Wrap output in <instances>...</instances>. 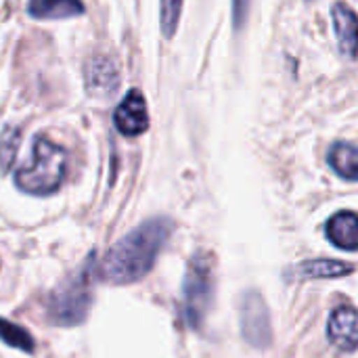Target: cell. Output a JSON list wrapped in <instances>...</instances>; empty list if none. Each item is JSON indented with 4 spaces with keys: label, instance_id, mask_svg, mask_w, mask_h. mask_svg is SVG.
Here are the masks:
<instances>
[{
    "label": "cell",
    "instance_id": "6da1fadb",
    "mask_svg": "<svg viewBox=\"0 0 358 358\" xmlns=\"http://www.w3.org/2000/svg\"><path fill=\"white\" fill-rule=\"evenodd\" d=\"M174 222L166 216L151 218L107 250L96 275L111 285H130L149 275L159 252L168 243Z\"/></svg>",
    "mask_w": 358,
    "mask_h": 358
},
{
    "label": "cell",
    "instance_id": "7c38bea8",
    "mask_svg": "<svg viewBox=\"0 0 358 358\" xmlns=\"http://www.w3.org/2000/svg\"><path fill=\"white\" fill-rule=\"evenodd\" d=\"M327 164L344 180H358V147L346 141H338L327 151Z\"/></svg>",
    "mask_w": 358,
    "mask_h": 358
},
{
    "label": "cell",
    "instance_id": "ba28073f",
    "mask_svg": "<svg viewBox=\"0 0 358 358\" xmlns=\"http://www.w3.org/2000/svg\"><path fill=\"white\" fill-rule=\"evenodd\" d=\"M355 273V266L342 260H327V258H315L304 260L300 264H294L285 271L287 281H317V279H340Z\"/></svg>",
    "mask_w": 358,
    "mask_h": 358
},
{
    "label": "cell",
    "instance_id": "30bf717a",
    "mask_svg": "<svg viewBox=\"0 0 358 358\" xmlns=\"http://www.w3.org/2000/svg\"><path fill=\"white\" fill-rule=\"evenodd\" d=\"M325 235L327 239L344 250V252H357L358 250V214L344 210L334 214L327 224H325Z\"/></svg>",
    "mask_w": 358,
    "mask_h": 358
},
{
    "label": "cell",
    "instance_id": "7a4b0ae2",
    "mask_svg": "<svg viewBox=\"0 0 358 358\" xmlns=\"http://www.w3.org/2000/svg\"><path fill=\"white\" fill-rule=\"evenodd\" d=\"M92 283H94V256L86 260L82 268L67 275L46 300V319L59 327L80 325L92 304Z\"/></svg>",
    "mask_w": 358,
    "mask_h": 358
},
{
    "label": "cell",
    "instance_id": "9c48e42d",
    "mask_svg": "<svg viewBox=\"0 0 358 358\" xmlns=\"http://www.w3.org/2000/svg\"><path fill=\"white\" fill-rule=\"evenodd\" d=\"M331 21L340 52L355 61L358 57V15L355 8H350L346 2H336L331 6Z\"/></svg>",
    "mask_w": 358,
    "mask_h": 358
},
{
    "label": "cell",
    "instance_id": "8fae6325",
    "mask_svg": "<svg viewBox=\"0 0 358 358\" xmlns=\"http://www.w3.org/2000/svg\"><path fill=\"white\" fill-rule=\"evenodd\" d=\"M86 86L90 92L109 94L117 88V69L115 63L107 57H96L88 63Z\"/></svg>",
    "mask_w": 358,
    "mask_h": 358
},
{
    "label": "cell",
    "instance_id": "277c9868",
    "mask_svg": "<svg viewBox=\"0 0 358 358\" xmlns=\"http://www.w3.org/2000/svg\"><path fill=\"white\" fill-rule=\"evenodd\" d=\"M214 256L210 252H195L187 264L182 281V315L191 329H201L214 300Z\"/></svg>",
    "mask_w": 358,
    "mask_h": 358
},
{
    "label": "cell",
    "instance_id": "2e32d148",
    "mask_svg": "<svg viewBox=\"0 0 358 358\" xmlns=\"http://www.w3.org/2000/svg\"><path fill=\"white\" fill-rule=\"evenodd\" d=\"M180 10H182V0H159V21L166 38H172L176 34Z\"/></svg>",
    "mask_w": 358,
    "mask_h": 358
},
{
    "label": "cell",
    "instance_id": "4fadbf2b",
    "mask_svg": "<svg viewBox=\"0 0 358 358\" xmlns=\"http://www.w3.org/2000/svg\"><path fill=\"white\" fill-rule=\"evenodd\" d=\"M27 13L34 19H65L84 13L82 0H29Z\"/></svg>",
    "mask_w": 358,
    "mask_h": 358
},
{
    "label": "cell",
    "instance_id": "5b68a950",
    "mask_svg": "<svg viewBox=\"0 0 358 358\" xmlns=\"http://www.w3.org/2000/svg\"><path fill=\"white\" fill-rule=\"evenodd\" d=\"M239 321H241V336L252 348L266 350L273 346V325H271V313L264 302V298L250 289L241 298L239 306Z\"/></svg>",
    "mask_w": 358,
    "mask_h": 358
},
{
    "label": "cell",
    "instance_id": "8992f818",
    "mask_svg": "<svg viewBox=\"0 0 358 358\" xmlns=\"http://www.w3.org/2000/svg\"><path fill=\"white\" fill-rule=\"evenodd\" d=\"M113 122H115V128L124 136H138L147 132L149 113H147V103L141 90H130L124 96V101L115 109Z\"/></svg>",
    "mask_w": 358,
    "mask_h": 358
},
{
    "label": "cell",
    "instance_id": "52a82bcc",
    "mask_svg": "<svg viewBox=\"0 0 358 358\" xmlns=\"http://www.w3.org/2000/svg\"><path fill=\"white\" fill-rule=\"evenodd\" d=\"M327 338L342 352L358 348V310L352 306H338L327 321Z\"/></svg>",
    "mask_w": 358,
    "mask_h": 358
},
{
    "label": "cell",
    "instance_id": "5bb4252c",
    "mask_svg": "<svg viewBox=\"0 0 358 358\" xmlns=\"http://www.w3.org/2000/svg\"><path fill=\"white\" fill-rule=\"evenodd\" d=\"M19 145H21V130L15 126H6L0 134V172L2 174H6L13 168Z\"/></svg>",
    "mask_w": 358,
    "mask_h": 358
},
{
    "label": "cell",
    "instance_id": "e0dca14e",
    "mask_svg": "<svg viewBox=\"0 0 358 358\" xmlns=\"http://www.w3.org/2000/svg\"><path fill=\"white\" fill-rule=\"evenodd\" d=\"M250 2L252 0H233V25H235V29L243 27V23L248 19Z\"/></svg>",
    "mask_w": 358,
    "mask_h": 358
},
{
    "label": "cell",
    "instance_id": "9a60e30c",
    "mask_svg": "<svg viewBox=\"0 0 358 358\" xmlns=\"http://www.w3.org/2000/svg\"><path fill=\"white\" fill-rule=\"evenodd\" d=\"M0 340L17 350H23V352H34L36 344H34V338L19 325L6 321V319H0Z\"/></svg>",
    "mask_w": 358,
    "mask_h": 358
},
{
    "label": "cell",
    "instance_id": "3957f363",
    "mask_svg": "<svg viewBox=\"0 0 358 358\" xmlns=\"http://www.w3.org/2000/svg\"><path fill=\"white\" fill-rule=\"evenodd\" d=\"M67 174V151L46 136H38L31 145L29 159L17 170L15 185L31 195L55 193Z\"/></svg>",
    "mask_w": 358,
    "mask_h": 358
}]
</instances>
